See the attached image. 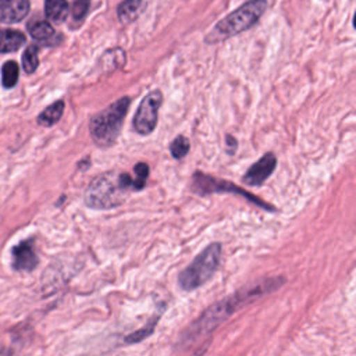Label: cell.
<instances>
[{"instance_id": "ba28073f", "label": "cell", "mask_w": 356, "mask_h": 356, "mask_svg": "<svg viewBox=\"0 0 356 356\" xmlns=\"http://www.w3.org/2000/svg\"><path fill=\"white\" fill-rule=\"evenodd\" d=\"M277 165V157L273 152L264 153L261 159H259L256 163H253L249 170L242 177L243 184L249 186H259L264 184L270 175L274 172Z\"/></svg>"}, {"instance_id": "9a60e30c", "label": "cell", "mask_w": 356, "mask_h": 356, "mask_svg": "<svg viewBox=\"0 0 356 356\" xmlns=\"http://www.w3.org/2000/svg\"><path fill=\"white\" fill-rule=\"evenodd\" d=\"M28 31L31 36L39 42H47L56 35L53 26L47 21H33L28 25Z\"/></svg>"}, {"instance_id": "4fadbf2b", "label": "cell", "mask_w": 356, "mask_h": 356, "mask_svg": "<svg viewBox=\"0 0 356 356\" xmlns=\"http://www.w3.org/2000/svg\"><path fill=\"white\" fill-rule=\"evenodd\" d=\"M145 0H124L118 7V17L121 22L134 21L143 10Z\"/></svg>"}, {"instance_id": "2e32d148", "label": "cell", "mask_w": 356, "mask_h": 356, "mask_svg": "<svg viewBox=\"0 0 356 356\" xmlns=\"http://www.w3.org/2000/svg\"><path fill=\"white\" fill-rule=\"evenodd\" d=\"M161 313L163 312H159L157 313V316L154 314L142 328H139V330H136V331H134L132 334H129V335H127L125 338H124V342L125 343H136V342H140V341H143L145 338H147V337H150L152 334H153V330H154V327L157 325V321H159V318H160V316H161Z\"/></svg>"}, {"instance_id": "8992f818", "label": "cell", "mask_w": 356, "mask_h": 356, "mask_svg": "<svg viewBox=\"0 0 356 356\" xmlns=\"http://www.w3.org/2000/svg\"><path fill=\"white\" fill-rule=\"evenodd\" d=\"M191 189H192V192H195L197 195H202V196H206V195H210V193H235V195H241V196L246 197L250 203L256 204L257 207H260L263 210L275 211V207H273L271 204L263 202L260 197H257V196L243 191L238 185L231 184V182L224 181V179L222 181L217 179V178L206 175V174H203L200 171H196L193 174Z\"/></svg>"}, {"instance_id": "52a82bcc", "label": "cell", "mask_w": 356, "mask_h": 356, "mask_svg": "<svg viewBox=\"0 0 356 356\" xmlns=\"http://www.w3.org/2000/svg\"><path fill=\"white\" fill-rule=\"evenodd\" d=\"M163 104V93L159 89L149 92L136 108L132 127L139 135H149L154 131L159 120V110Z\"/></svg>"}, {"instance_id": "30bf717a", "label": "cell", "mask_w": 356, "mask_h": 356, "mask_svg": "<svg viewBox=\"0 0 356 356\" xmlns=\"http://www.w3.org/2000/svg\"><path fill=\"white\" fill-rule=\"evenodd\" d=\"M38 256L31 241H24L13 249V266L15 270H33L38 266Z\"/></svg>"}, {"instance_id": "9c48e42d", "label": "cell", "mask_w": 356, "mask_h": 356, "mask_svg": "<svg viewBox=\"0 0 356 356\" xmlns=\"http://www.w3.org/2000/svg\"><path fill=\"white\" fill-rule=\"evenodd\" d=\"M29 8V0H0V22H18L28 15Z\"/></svg>"}, {"instance_id": "7a4b0ae2", "label": "cell", "mask_w": 356, "mask_h": 356, "mask_svg": "<svg viewBox=\"0 0 356 356\" xmlns=\"http://www.w3.org/2000/svg\"><path fill=\"white\" fill-rule=\"evenodd\" d=\"M134 191L131 174L108 170L92 179L85 191V204L95 210H110L121 206Z\"/></svg>"}, {"instance_id": "7402d4cb", "label": "cell", "mask_w": 356, "mask_h": 356, "mask_svg": "<svg viewBox=\"0 0 356 356\" xmlns=\"http://www.w3.org/2000/svg\"><path fill=\"white\" fill-rule=\"evenodd\" d=\"M225 142H227V153L232 156V154L236 152V147H238V140H236V139H235L232 135L227 134V135H225Z\"/></svg>"}, {"instance_id": "5bb4252c", "label": "cell", "mask_w": 356, "mask_h": 356, "mask_svg": "<svg viewBox=\"0 0 356 356\" xmlns=\"http://www.w3.org/2000/svg\"><path fill=\"white\" fill-rule=\"evenodd\" d=\"M44 14L50 21L61 22L68 14L67 0H46L44 1Z\"/></svg>"}, {"instance_id": "5b68a950", "label": "cell", "mask_w": 356, "mask_h": 356, "mask_svg": "<svg viewBox=\"0 0 356 356\" xmlns=\"http://www.w3.org/2000/svg\"><path fill=\"white\" fill-rule=\"evenodd\" d=\"M266 10V0H252L234 13H231L228 17H225L222 21H220L214 29L207 35L206 42L207 43H216L228 39L229 36L238 35L239 32L250 28L259 17Z\"/></svg>"}, {"instance_id": "ffe728a7", "label": "cell", "mask_w": 356, "mask_h": 356, "mask_svg": "<svg viewBox=\"0 0 356 356\" xmlns=\"http://www.w3.org/2000/svg\"><path fill=\"white\" fill-rule=\"evenodd\" d=\"M134 191H142L149 178V165L146 163H136L134 165Z\"/></svg>"}, {"instance_id": "e0dca14e", "label": "cell", "mask_w": 356, "mask_h": 356, "mask_svg": "<svg viewBox=\"0 0 356 356\" xmlns=\"http://www.w3.org/2000/svg\"><path fill=\"white\" fill-rule=\"evenodd\" d=\"M18 74H19V68H18V64L13 60L10 61H6L3 64V68H1V75H3V86L6 89H11L17 85L18 82Z\"/></svg>"}, {"instance_id": "277c9868", "label": "cell", "mask_w": 356, "mask_h": 356, "mask_svg": "<svg viewBox=\"0 0 356 356\" xmlns=\"http://www.w3.org/2000/svg\"><path fill=\"white\" fill-rule=\"evenodd\" d=\"M222 248L220 242L207 245L193 261L178 274V285L184 291H195L196 288L206 284L221 261Z\"/></svg>"}, {"instance_id": "3957f363", "label": "cell", "mask_w": 356, "mask_h": 356, "mask_svg": "<svg viewBox=\"0 0 356 356\" xmlns=\"http://www.w3.org/2000/svg\"><path fill=\"white\" fill-rule=\"evenodd\" d=\"M129 104L131 99L128 96L120 97L90 118L89 134L97 146L108 147L114 145L121 132Z\"/></svg>"}, {"instance_id": "8fae6325", "label": "cell", "mask_w": 356, "mask_h": 356, "mask_svg": "<svg viewBox=\"0 0 356 356\" xmlns=\"http://www.w3.org/2000/svg\"><path fill=\"white\" fill-rule=\"evenodd\" d=\"M25 43V35L15 29H0V53H11Z\"/></svg>"}, {"instance_id": "44dd1931", "label": "cell", "mask_w": 356, "mask_h": 356, "mask_svg": "<svg viewBox=\"0 0 356 356\" xmlns=\"http://www.w3.org/2000/svg\"><path fill=\"white\" fill-rule=\"evenodd\" d=\"M89 8V0H75L72 6V17L75 19H82Z\"/></svg>"}, {"instance_id": "ac0fdd59", "label": "cell", "mask_w": 356, "mask_h": 356, "mask_svg": "<svg viewBox=\"0 0 356 356\" xmlns=\"http://www.w3.org/2000/svg\"><path fill=\"white\" fill-rule=\"evenodd\" d=\"M39 49L35 44H31L26 47V50L22 54V67L26 74H32L36 71L39 65V57H38Z\"/></svg>"}, {"instance_id": "7c38bea8", "label": "cell", "mask_w": 356, "mask_h": 356, "mask_svg": "<svg viewBox=\"0 0 356 356\" xmlns=\"http://www.w3.org/2000/svg\"><path fill=\"white\" fill-rule=\"evenodd\" d=\"M64 100H57L53 104L47 106L39 115H38V124L43 125V127H51L56 122H58V120L63 115L64 111Z\"/></svg>"}, {"instance_id": "6da1fadb", "label": "cell", "mask_w": 356, "mask_h": 356, "mask_svg": "<svg viewBox=\"0 0 356 356\" xmlns=\"http://www.w3.org/2000/svg\"><path fill=\"white\" fill-rule=\"evenodd\" d=\"M284 282H285V280L282 277L268 278L267 281H263V282L256 284L249 288H243V289L218 300L217 303L211 305L207 310H204V313L196 321H193V324L191 327H188V330L182 335L184 339L192 341L195 338H199L204 334L211 332L216 327H218L224 320H227L239 307H242L248 302H253L254 299H257L259 296H263L264 293H267L270 291L280 288Z\"/></svg>"}, {"instance_id": "d6986e66", "label": "cell", "mask_w": 356, "mask_h": 356, "mask_svg": "<svg viewBox=\"0 0 356 356\" xmlns=\"http://www.w3.org/2000/svg\"><path fill=\"white\" fill-rule=\"evenodd\" d=\"M189 149H191V143H189L188 138L184 136V135H178V136L170 143V153H171V156H172L174 159H177V160L184 159V157L188 154Z\"/></svg>"}]
</instances>
